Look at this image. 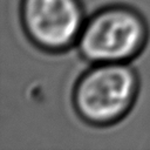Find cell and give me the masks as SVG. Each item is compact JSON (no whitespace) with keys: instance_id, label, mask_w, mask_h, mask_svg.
<instances>
[{"instance_id":"obj_1","label":"cell","mask_w":150,"mask_h":150,"mask_svg":"<svg viewBox=\"0 0 150 150\" xmlns=\"http://www.w3.org/2000/svg\"><path fill=\"white\" fill-rule=\"evenodd\" d=\"M138 91L139 77L130 63H93L77 77L71 104L84 123L110 127L131 111Z\"/></svg>"},{"instance_id":"obj_2","label":"cell","mask_w":150,"mask_h":150,"mask_svg":"<svg viewBox=\"0 0 150 150\" xmlns=\"http://www.w3.org/2000/svg\"><path fill=\"white\" fill-rule=\"evenodd\" d=\"M149 26L127 4H109L87 16L76 43L80 56L93 63H130L145 48Z\"/></svg>"},{"instance_id":"obj_3","label":"cell","mask_w":150,"mask_h":150,"mask_svg":"<svg viewBox=\"0 0 150 150\" xmlns=\"http://www.w3.org/2000/svg\"><path fill=\"white\" fill-rule=\"evenodd\" d=\"M19 15L29 42L50 54L75 47L87 19L81 0H20Z\"/></svg>"}]
</instances>
